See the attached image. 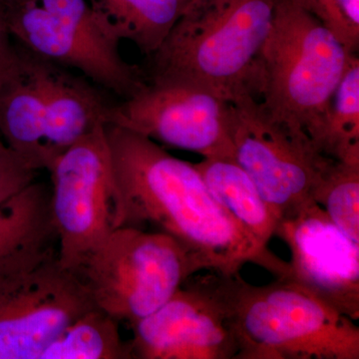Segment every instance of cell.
<instances>
[{"instance_id":"obj_14","label":"cell","mask_w":359,"mask_h":359,"mask_svg":"<svg viewBox=\"0 0 359 359\" xmlns=\"http://www.w3.org/2000/svg\"><path fill=\"white\" fill-rule=\"evenodd\" d=\"M40 59L47 171L80 139L105 124L110 105L91 84Z\"/></svg>"},{"instance_id":"obj_12","label":"cell","mask_w":359,"mask_h":359,"mask_svg":"<svg viewBox=\"0 0 359 359\" xmlns=\"http://www.w3.org/2000/svg\"><path fill=\"white\" fill-rule=\"evenodd\" d=\"M0 4L14 41L37 57L79 71L123 100L145 85L139 70L123 59L118 46L90 39L37 0Z\"/></svg>"},{"instance_id":"obj_5","label":"cell","mask_w":359,"mask_h":359,"mask_svg":"<svg viewBox=\"0 0 359 359\" xmlns=\"http://www.w3.org/2000/svg\"><path fill=\"white\" fill-rule=\"evenodd\" d=\"M199 271V264L176 238L123 226L74 273L97 308L132 325L157 311Z\"/></svg>"},{"instance_id":"obj_2","label":"cell","mask_w":359,"mask_h":359,"mask_svg":"<svg viewBox=\"0 0 359 359\" xmlns=\"http://www.w3.org/2000/svg\"><path fill=\"white\" fill-rule=\"evenodd\" d=\"M276 4L278 0H189L152 55V78L205 85L228 102L244 95L257 97L259 58Z\"/></svg>"},{"instance_id":"obj_18","label":"cell","mask_w":359,"mask_h":359,"mask_svg":"<svg viewBox=\"0 0 359 359\" xmlns=\"http://www.w3.org/2000/svg\"><path fill=\"white\" fill-rule=\"evenodd\" d=\"M309 137L328 157L359 163V59L356 53L351 54L325 115Z\"/></svg>"},{"instance_id":"obj_22","label":"cell","mask_w":359,"mask_h":359,"mask_svg":"<svg viewBox=\"0 0 359 359\" xmlns=\"http://www.w3.org/2000/svg\"><path fill=\"white\" fill-rule=\"evenodd\" d=\"M39 172L0 137V202L32 183Z\"/></svg>"},{"instance_id":"obj_23","label":"cell","mask_w":359,"mask_h":359,"mask_svg":"<svg viewBox=\"0 0 359 359\" xmlns=\"http://www.w3.org/2000/svg\"><path fill=\"white\" fill-rule=\"evenodd\" d=\"M13 41L0 4V83L15 73L21 65V49Z\"/></svg>"},{"instance_id":"obj_15","label":"cell","mask_w":359,"mask_h":359,"mask_svg":"<svg viewBox=\"0 0 359 359\" xmlns=\"http://www.w3.org/2000/svg\"><path fill=\"white\" fill-rule=\"evenodd\" d=\"M20 49V68L0 84V137L37 171H47L40 59Z\"/></svg>"},{"instance_id":"obj_4","label":"cell","mask_w":359,"mask_h":359,"mask_svg":"<svg viewBox=\"0 0 359 359\" xmlns=\"http://www.w3.org/2000/svg\"><path fill=\"white\" fill-rule=\"evenodd\" d=\"M351 54L311 14L290 0H278L259 58L257 99L271 115L309 136L325 115Z\"/></svg>"},{"instance_id":"obj_21","label":"cell","mask_w":359,"mask_h":359,"mask_svg":"<svg viewBox=\"0 0 359 359\" xmlns=\"http://www.w3.org/2000/svg\"><path fill=\"white\" fill-rule=\"evenodd\" d=\"M328 28L347 51L359 46V0H290Z\"/></svg>"},{"instance_id":"obj_3","label":"cell","mask_w":359,"mask_h":359,"mask_svg":"<svg viewBox=\"0 0 359 359\" xmlns=\"http://www.w3.org/2000/svg\"><path fill=\"white\" fill-rule=\"evenodd\" d=\"M236 359H359L356 321L287 278L264 285L219 273Z\"/></svg>"},{"instance_id":"obj_20","label":"cell","mask_w":359,"mask_h":359,"mask_svg":"<svg viewBox=\"0 0 359 359\" xmlns=\"http://www.w3.org/2000/svg\"><path fill=\"white\" fill-rule=\"evenodd\" d=\"M314 202L359 244V163L335 160L318 187Z\"/></svg>"},{"instance_id":"obj_8","label":"cell","mask_w":359,"mask_h":359,"mask_svg":"<svg viewBox=\"0 0 359 359\" xmlns=\"http://www.w3.org/2000/svg\"><path fill=\"white\" fill-rule=\"evenodd\" d=\"M228 103L205 85L152 78L134 95L110 105L105 123L203 158H233L226 123Z\"/></svg>"},{"instance_id":"obj_10","label":"cell","mask_w":359,"mask_h":359,"mask_svg":"<svg viewBox=\"0 0 359 359\" xmlns=\"http://www.w3.org/2000/svg\"><path fill=\"white\" fill-rule=\"evenodd\" d=\"M96 308L76 273L58 257L0 292V359H40L80 316Z\"/></svg>"},{"instance_id":"obj_7","label":"cell","mask_w":359,"mask_h":359,"mask_svg":"<svg viewBox=\"0 0 359 359\" xmlns=\"http://www.w3.org/2000/svg\"><path fill=\"white\" fill-rule=\"evenodd\" d=\"M51 175V208L58 233V262L75 271L87 257L123 226L105 124L61 155Z\"/></svg>"},{"instance_id":"obj_19","label":"cell","mask_w":359,"mask_h":359,"mask_svg":"<svg viewBox=\"0 0 359 359\" xmlns=\"http://www.w3.org/2000/svg\"><path fill=\"white\" fill-rule=\"evenodd\" d=\"M118 321L97 306L90 309L66 327L40 359H131Z\"/></svg>"},{"instance_id":"obj_1","label":"cell","mask_w":359,"mask_h":359,"mask_svg":"<svg viewBox=\"0 0 359 359\" xmlns=\"http://www.w3.org/2000/svg\"><path fill=\"white\" fill-rule=\"evenodd\" d=\"M123 226H152L185 247L201 271L236 275L247 264L287 276L289 263L263 249L219 204L193 163L148 137L105 123Z\"/></svg>"},{"instance_id":"obj_6","label":"cell","mask_w":359,"mask_h":359,"mask_svg":"<svg viewBox=\"0 0 359 359\" xmlns=\"http://www.w3.org/2000/svg\"><path fill=\"white\" fill-rule=\"evenodd\" d=\"M226 123L233 159L278 219L314 202L335 159L321 153L304 130L278 119L252 95L228 103Z\"/></svg>"},{"instance_id":"obj_17","label":"cell","mask_w":359,"mask_h":359,"mask_svg":"<svg viewBox=\"0 0 359 359\" xmlns=\"http://www.w3.org/2000/svg\"><path fill=\"white\" fill-rule=\"evenodd\" d=\"M104 34L152 56L167 39L189 0H88Z\"/></svg>"},{"instance_id":"obj_11","label":"cell","mask_w":359,"mask_h":359,"mask_svg":"<svg viewBox=\"0 0 359 359\" xmlns=\"http://www.w3.org/2000/svg\"><path fill=\"white\" fill-rule=\"evenodd\" d=\"M276 236L287 243L292 255L285 278L358 320V243L340 230L316 202L280 219Z\"/></svg>"},{"instance_id":"obj_9","label":"cell","mask_w":359,"mask_h":359,"mask_svg":"<svg viewBox=\"0 0 359 359\" xmlns=\"http://www.w3.org/2000/svg\"><path fill=\"white\" fill-rule=\"evenodd\" d=\"M131 327L132 358H237L238 344L216 271L191 276L169 301Z\"/></svg>"},{"instance_id":"obj_13","label":"cell","mask_w":359,"mask_h":359,"mask_svg":"<svg viewBox=\"0 0 359 359\" xmlns=\"http://www.w3.org/2000/svg\"><path fill=\"white\" fill-rule=\"evenodd\" d=\"M55 257L51 186L34 180L0 202V292Z\"/></svg>"},{"instance_id":"obj_16","label":"cell","mask_w":359,"mask_h":359,"mask_svg":"<svg viewBox=\"0 0 359 359\" xmlns=\"http://www.w3.org/2000/svg\"><path fill=\"white\" fill-rule=\"evenodd\" d=\"M199 170L212 196L257 245L269 250L280 219L252 180L231 158H203Z\"/></svg>"}]
</instances>
